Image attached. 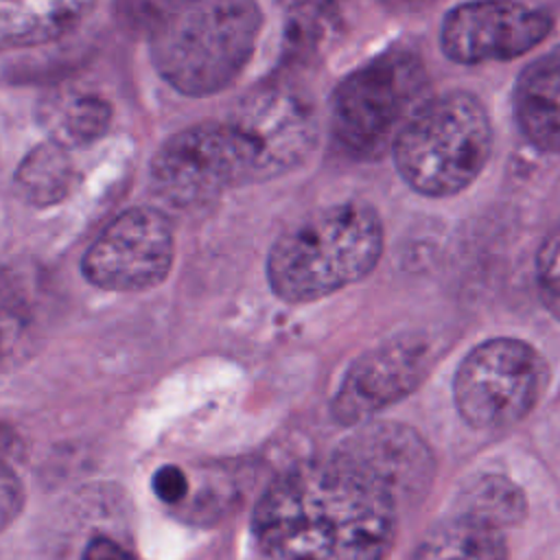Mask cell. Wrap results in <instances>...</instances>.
Returning <instances> with one entry per match:
<instances>
[{"mask_svg":"<svg viewBox=\"0 0 560 560\" xmlns=\"http://www.w3.org/2000/svg\"><path fill=\"white\" fill-rule=\"evenodd\" d=\"M396 503L385 483L335 453L269 483L256 503L252 532L267 560H385Z\"/></svg>","mask_w":560,"mask_h":560,"instance_id":"1","label":"cell"},{"mask_svg":"<svg viewBox=\"0 0 560 560\" xmlns=\"http://www.w3.org/2000/svg\"><path fill=\"white\" fill-rule=\"evenodd\" d=\"M262 24L258 4L203 0L162 4L149 50L158 74L186 96H210L238 79Z\"/></svg>","mask_w":560,"mask_h":560,"instance_id":"2","label":"cell"},{"mask_svg":"<svg viewBox=\"0 0 560 560\" xmlns=\"http://www.w3.org/2000/svg\"><path fill=\"white\" fill-rule=\"evenodd\" d=\"M383 223L368 203L324 208L282 232L267 256L276 298L298 304L365 278L383 254Z\"/></svg>","mask_w":560,"mask_h":560,"instance_id":"3","label":"cell"},{"mask_svg":"<svg viewBox=\"0 0 560 560\" xmlns=\"http://www.w3.org/2000/svg\"><path fill=\"white\" fill-rule=\"evenodd\" d=\"M492 151V125L483 103L464 90L427 98L398 131L392 158L418 192L448 197L468 188Z\"/></svg>","mask_w":560,"mask_h":560,"instance_id":"4","label":"cell"},{"mask_svg":"<svg viewBox=\"0 0 560 560\" xmlns=\"http://www.w3.org/2000/svg\"><path fill=\"white\" fill-rule=\"evenodd\" d=\"M427 70L411 50H387L348 74L330 98V136L352 160H376L427 101Z\"/></svg>","mask_w":560,"mask_h":560,"instance_id":"5","label":"cell"},{"mask_svg":"<svg viewBox=\"0 0 560 560\" xmlns=\"http://www.w3.org/2000/svg\"><path fill=\"white\" fill-rule=\"evenodd\" d=\"M547 378V363L532 343L492 337L462 359L453 376V400L472 429H505L536 407Z\"/></svg>","mask_w":560,"mask_h":560,"instance_id":"6","label":"cell"},{"mask_svg":"<svg viewBox=\"0 0 560 560\" xmlns=\"http://www.w3.org/2000/svg\"><path fill=\"white\" fill-rule=\"evenodd\" d=\"M155 190L175 206H197L219 192L260 182L258 160L232 122H199L171 136L151 160Z\"/></svg>","mask_w":560,"mask_h":560,"instance_id":"7","label":"cell"},{"mask_svg":"<svg viewBox=\"0 0 560 560\" xmlns=\"http://www.w3.org/2000/svg\"><path fill=\"white\" fill-rule=\"evenodd\" d=\"M173 258L175 236L168 219L153 208H129L88 247L81 271L98 289L136 293L160 284Z\"/></svg>","mask_w":560,"mask_h":560,"instance_id":"8","label":"cell"},{"mask_svg":"<svg viewBox=\"0 0 560 560\" xmlns=\"http://www.w3.org/2000/svg\"><path fill=\"white\" fill-rule=\"evenodd\" d=\"M553 15L527 2H464L440 26L442 52L457 63L514 59L549 35Z\"/></svg>","mask_w":560,"mask_h":560,"instance_id":"9","label":"cell"},{"mask_svg":"<svg viewBox=\"0 0 560 560\" xmlns=\"http://www.w3.org/2000/svg\"><path fill=\"white\" fill-rule=\"evenodd\" d=\"M249 140L260 182L295 168L317 142L313 105L289 88H262L249 94L232 116Z\"/></svg>","mask_w":560,"mask_h":560,"instance_id":"10","label":"cell"},{"mask_svg":"<svg viewBox=\"0 0 560 560\" xmlns=\"http://www.w3.org/2000/svg\"><path fill=\"white\" fill-rule=\"evenodd\" d=\"M427 370V348L418 339H392L350 363L330 411L341 424H361L409 396L424 381Z\"/></svg>","mask_w":560,"mask_h":560,"instance_id":"11","label":"cell"},{"mask_svg":"<svg viewBox=\"0 0 560 560\" xmlns=\"http://www.w3.org/2000/svg\"><path fill=\"white\" fill-rule=\"evenodd\" d=\"M337 455L359 464L396 499L424 492L435 472V459L427 442L411 427L400 422H368L359 427Z\"/></svg>","mask_w":560,"mask_h":560,"instance_id":"12","label":"cell"},{"mask_svg":"<svg viewBox=\"0 0 560 560\" xmlns=\"http://www.w3.org/2000/svg\"><path fill=\"white\" fill-rule=\"evenodd\" d=\"M521 133L545 153H560V46L536 57L514 83Z\"/></svg>","mask_w":560,"mask_h":560,"instance_id":"13","label":"cell"},{"mask_svg":"<svg viewBox=\"0 0 560 560\" xmlns=\"http://www.w3.org/2000/svg\"><path fill=\"white\" fill-rule=\"evenodd\" d=\"M409 560H510L501 529L455 514L433 527Z\"/></svg>","mask_w":560,"mask_h":560,"instance_id":"14","label":"cell"},{"mask_svg":"<svg viewBox=\"0 0 560 560\" xmlns=\"http://www.w3.org/2000/svg\"><path fill=\"white\" fill-rule=\"evenodd\" d=\"M90 9L88 2H2L0 42L4 48L50 42L77 26Z\"/></svg>","mask_w":560,"mask_h":560,"instance_id":"15","label":"cell"},{"mask_svg":"<svg viewBox=\"0 0 560 560\" xmlns=\"http://www.w3.org/2000/svg\"><path fill=\"white\" fill-rule=\"evenodd\" d=\"M486 523L494 529L516 527L527 516V497L518 483L499 472H486L470 479L459 497L457 512Z\"/></svg>","mask_w":560,"mask_h":560,"instance_id":"16","label":"cell"},{"mask_svg":"<svg viewBox=\"0 0 560 560\" xmlns=\"http://www.w3.org/2000/svg\"><path fill=\"white\" fill-rule=\"evenodd\" d=\"M74 175L68 149L50 140L26 153L15 171V186L28 203L50 206L70 192Z\"/></svg>","mask_w":560,"mask_h":560,"instance_id":"17","label":"cell"},{"mask_svg":"<svg viewBox=\"0 0 560 560\" xmlns=\"http://www.w3.org/2000/svg\"><path fill=\"white\" fill-rule=\"evenodd\" d=\"M52 142L70 149L96 142L109 127L112 107L96 94H68L46 116Z\"/></svg>","mask_w":560,"mask_h":560,"instance_id":"18","label":"cell"},{"mask_svg":"<svg viewBox=\"0 0 560 560\" xmlns=\"http://www.w3.org/2000/svg\"><path fill=\"white\" fill-rule=\"evenodd\" d=\"M536 287L545 308L560 322V223L536 254Z\"/></svg>","mask_w":560,"mask_h":560,"instance_id":"19","label":"cell"},{"mask_svg":"<svg viewBox=\"0 0 560 560\" xmlns=\"http://www.w3.org/2000/svg\"><path fill=\"white\" fill-rule=\"evenodd\" d=\"M153 492L155 497L166 503V505H175L182 503L188 494V477L184 475V470L175 464H164L155 470L153 475Z\"/></svg>","mask_w":560,"mask_h":560,"instance_id":"20","label":"cell"},{"mask_svg":"<svg viewBox=\"0 0 560 560\" xmlns=\"http://www.w3.org/2000/svg\"><path fill=\"white\" fill-rule=\"evenodd\" d=\"M24 503V490L20 477L13 472L9 464H2V481H0V510H2V525L7 527Z\"/></svg>","mask_w":560,"mask_h":560,"instance_id":"21","label":"cell"},{"mask_svg":"<svg viewBox=\"0 0 560 560\" xmlns=\"http://www.w3.org/2000/svg\"><path fill=\"white\" fill-rule=\"evenodd\" d=\"M81 560H136L129 549L109 536H94L83 549Z\"/></svg>","mask_w":560,"mask_h":560,"instance_id":"22","label":"cell"}]
</instances>
